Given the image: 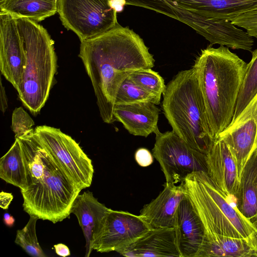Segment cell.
Returning a JSON list of instances; mask_svg holds the SVG:
<instances>
[{
    "mask_svg": "<svg viewBox=\"0 0 257 257\" xmlns=\"http://www.w3.org/2000/svg\"><path fill=\"white\" fill-rule=\"evenodd\" d=\"M79 57L90 78L100 115L104 122L115 121V97L132 72L152 68L155 59L143 40L118 24L97 36L81 42Z\"/></svg>",
    "mask_w": 257,
    "mask_h": 257,
    "instance_id": "obj_1",
    "label": "cell"
},
{
    "mask_svg": "<svg viewBox=\"0 0 257 257\" xmlns=\"http://www.w3.org/2000/svg\"><path fill=\"white\" fill-rule=\"evenodd\" d=\"M18 139L26 173L27 188L21 191L24 210L53 223L69 217L81 190L44 148L34 130Z\"/></svg>",
    "mask_w": 257,
    "mask_h": 257,
    "instance_id": "obj_2",
    "label": "cell"
},
{
    "mask_svg": "<svg viewBox=\"0 0 257 257\" xmlns=\"http://www.w3.org/2000/svg\"><path fill=\"white\" fill-rule=\"evenodd\" d=\"M247 65L226 46L202 50L194 69L214 140L231 123Z\"/></svg>",
    "mask_w": 257,
    "mask_h": 257,
    "instance_id": "obj_3",
    "label": "cell"
},
{
    "mask_svg": "<svg viewBox=\"0 0 257 257\" xmlns=\"http://www.w3.org/2000/svg\"><path fill=\"white\" fill-rule=\"evenodd\" d=\"M163 95L162 108L172 131L191 147L207 154L215 140L194 69L179 72Z\"/></svg>",
    "mask_w": 257,
    "mask_h": 257,
    "instance_id": "obj_4",
    "label": "cell"
},
{
    "mask_svg": "<svg viewBox=\"0 0 257 257\" xmlns=\"http://www.w3.org/2000/svg\"><path fill=\"white\" fill-rule=\"evenodd\" d=\"M181 183L202 223L205 240L216 235L242 238L256 251V227L232 205L207 173L190 174Z\"/></svg>",
    "mask_w": 257,
    "mask_h": 257,
    "instance_id": "obj_5",
    "label": "cell"
},
{
    "mask_svg": "<svg viewBox=\"0 0 257 257\" xmlns=\"http://www.w3.org/2000/svg\"><path fill=\"white\" fill-rule=\"evenodd\" d=\"M16 19L26 57L22 81L17 90L24 106L36 114L48 98L56 72L54 43L37 22L25 18Z\"/></svg>",
    "mask_w": 257,
    "mask_h": 257,
    "instance_id": "obj_6",
    "label": "cell"
},
{
    "mask_svg": "<svg viewBox=\"0 0 257 257\" xmlns=\"http://www.w3.org/2000/svg\"><path fill=\"white\" fill-rule=\"evenodd\" d=\"M155 143L152 152L160 164L166 182L177 184L190 174L207 173V156L189 146L173 131L154 133Z\"/></svg>",
    "mask_w": 257,
    "mask_h": 257,
    "instance_id": "obj_7",
    "label": "cell"
},
{
    "mask_svg": "<svg viewBox=\"0 0 257 257\" xmlns=\"http://www.w3.org/2000/svg\"><path fill=\"white\" fill-rule=\"evenodd\" d=\"M63 25L80 42L101 35L118 24L111 0H58Z\"/></svg>",
    "mask_w": 257,
    "mask_h": 257,
    "instance_id": "obj_8",
    "label": "cell"
},
{
    "mask_svg": "<svg viewBox=\"0 0 257 257\" xmlns=\"http://www.w3.org/2000/svg\"><path fill=\"white\" fill-rule=\"evenodd\" d=\"M34 132L46 151L82 190L91 185L94 168L92 160L79 144L59 128L37 126Z\"/></svg>",
    "mask_w": 257,
    "mask_h": 257,
    "instance_id": "obj_9",
    "label": "cell"
},
{
    "mask_svg": "<svg viewBox=\"0 0 257 257\" xmlns=\"http://www.w3.org/2000/svg\"><path fill=\"white\" fill-rule=\"evenodd\" d=\"M152 228L140 215L110 209L102 229L92 245L101 253L119 252L146 234Z\"/></svg>",
    "mask_w": 257,
    "mask_h": 257,
    "instance_id": "obj_10",
    "label": "cell"
},
{
    "mask_svg": "<svg viewBox=\"0 0 257 257\" xmlns=\"http://www.w3.org/2000/svg\"><path fill=\"white\" fill-rule=\"evenodd\" d=\"M172 9L177 20L193 28L211 44L252 52L253 37L231 21L203 17L183 10Z\"/></svg>",
    "mask_w": 257,
    "mask_h": 257,
    "instance_id": "obj_11",
    "label": "cell"
},
{
    "mask_svg": "<svg viewBox=\"0 0 257 257\" xmlns=\"http://www.w3.org/2000/svg\"><path fill=\"white\" fill-rule=\"evenodd\" d=\"M218 139L222 140L228 147L239 178L247 160L257 148V94L219 135Z\"/></svg>",
    "mask_w": 257,
    "mask_h": 257,
    "instance_id": "obj_12",
    "label": "cell"
},
{
    "mask_svg": "<svg viewBox=\"0 0 257 257\" xmlns=\"http://www.w3.org/2000/svg\"><path fill=\"white\" fill-rule=\"evenodd\" d=\"M26 64L23 43L16 19L0 14V69L17 90L22 81Z\"/></svg>",
    "mask_w": 257,
    "mask_h": 257,
    "instance_id": "obj_13",
    "label": "cell"
},
{
    "mask_svg": "<svg viewBox=\"0 0 257 257\" xmlns=\"http://www.w3.org/2000/svg\"><path fill=\"white\" fill-rule=\"evenodd\" d=\"M174 228L181 257H198L205 241V231L187 195L178 207Z\"/></svg>",
    "mask_w": 257,
    "mask_h": 257,
    "instance_id": "obj_14",
    "label": "cell"
},
{
    "mask_svg": "<svg viewBox=\"0 0 257 257\" xmlns=\"http://www.w3.org/2000/svg\"><path fill=\"white\" fill-rule=\"evenodd\" d=\"M207 174L215 185L231 200H234L239 178L231 152L221 139H217L206 154Z\"/></svg>",
    "mask_w": 257,
    "mask_h": 257,
    "instance_id": "obj_15",
    "label": "cell"
},
{
    "mask_svg": "<svg viewBox=\"0 0 257 257\" xmlns=\"http://www.w3.org/2000/svg\"><path fill=\"white\" fill-rule=\"evenodd\" d=\"M173 8L199 16L232 21L247 13L257 12V0H164Z\"/></svg>",
    "mask_w": 257,
    "mask_h": 257,
    "instance_id": "obj_16",
    "label": "cell"
},
{
    "mask_svg": "<svg viewBox=\"0 0 257 257\" xmlns=\"http://www.w3.org/2000/svg\"><path fill=\"white\" fill-rule=\"evenodd\" d=\"M157 197L145 205L140 216L152 228L174 227L178 207L186 197L182 183H165Z\"/></svg>",
    "mask_w": 257,
    "mask_h": 257,
    "instance_id": "obj_17",
    "label": "cell"
},
{
    "mask_svg": "<svg viewBox=\"0 0 257 257\" xmlns=\"http://www.w3.org/2000/svg\"><path fill=\"white\" fill-rule=\"evenodd\" d=\"M110 208L99 202L89 191L79 194L74 200L71 213L77 218L86 241L85 257H89L92 245L100 233Z\"/></svg>",
    "mask_w": 257,
    "mask_h": 257,
    "instance_id": "obj_18",
    "label": "cell"
},
{
    "mask_svg": "<svg viewBox=\"0 0 257 257\" xmlns=\"http://www.w3.org/2000/svg\"><path fill=\"white\" fill-rule=\"evenodd\" d=\"M118 253L127 257H181L173 227L152 228Z\"/></svg>",
    "mask_w": 257,
    "mask_h": 257,
    "instance_id": "obj_19",
    "label": "cell"
},
{
    "mask_svg": "<svg viewBox=\"0 0 257 257\" xmlns=\"http://www.w3.org/2000/svg\"><path fill=\"white\" fill-rule=\"evenodd\" d=\"M156 105L151 102L116 104L113 115L130 134L147 137L158 128L160 110Z\"/></svg>",
    "mask_w": 257,
    "mask_h": 257,
    "instance_id": "obj_20",
    "label": "cell"
},
{
    "mask_svg": "<svg viewBox=\"0 0 257 257\" xmlns=\"http://www.w3.org/2000/svg\"><path fill=\"white\" fill-rule=\"evenodd\" d=\"M235 204L240 212L254 224L257 221V148L241 172Z\"/></svg>",
    "mask_w": 257,
    "mask_h": 257,
    "instance_id": "obj_21",
    "label": "cell"
},
{
    "mask_svg": "<svg viewBox=\"0 0 257 257\" xmlns=\"http://www.w3.org/2000/svg\"><path fill=\"white\" fill-rule=\"evenodd\" d=\"M57 11L58 0H0V14L15 19L25 18L38 23Z\"/></svg>",
    "mask_w": 257,
    "mask_h": 257,
    "instance_id": "obj_22",
    "label": "cell"
},
{
    "mask_svg": "<svg viewBox=\"0 0 257 257\" xmlns=\"http://www.w3.org/2000/svg\"><path fill=\"white\" fill-rule=\"evenodd\" d=\"M254 252L245 239L216 235L205 240L198 257H251Z\"/></svg>",
    "mask_w": 257,
    "mask_h": 257,
    "instance_id": "obj_23",
    "label": "cell"
},
{
    "mask_svg": "<svg viewBox=\"0 0 257 257\" xmlns=\"http://www.w3.org/2000/svg\"><path fill=\"white\" fill-rule=\"evenodd\" d=\"M0 178L7 183L19 188H27L25 166L20 142L18 139L0 160Z\"/></svg>",
    "mask_w": 257,
    "mask_h": 257,
    "instance_id": "obj_24",
    "label": "cell"
},
{
    "mask_svg": "<svg viewBox=\"0 0 257 257\" xmlns=\"http://www.w3.org/2000/svg\"><path fill=\"white\" fill-rule=\"evenodd\" d=\"M251 52V59L247 65L232 120L237 117L257 94V48Z\"/></svg>",
    "mask_w": 257,
    "mask_h": 257,
    "instance_id": "obj_25",
    "label": "cell"
},
{
    "mask_svg": "<svg viewBox=\"0 0 257 257\" xmlns=\"http://www.w3.org/2000/svg\"><path fill=\"white\" fill-rule=\"evenodd\" d=\"M160 100L161 97L143 89L127 77L118 89L115 99V105L147 102L158 105Z\"/></svg>",
    "mask_w": 257,
    "mask_h": 257,
    "instance_id": "obj_26",
    "label": "cell"
},
{
    "mask_svg": "<svg viewBox=\"0 0 257 257\" xmlns=\"http://www.w3.org/2000/svg\"><path fill=\"white\" fill-rule=\"evenodd\" d=\"M38 219L36 217L30 216L24 227L17 231L15 242L32 256L46 257L37 237L36 225Z\"/></svg>",
    "mask_w": 257,
    "mask_h": 257,
    "instance_id": "obj_27",
    "label": "cell"
},
{
    "mask_svg": "<svg viewBox=\"0 0 257 257\" xmlns=\"http://www.w3.org/2000/svg\"><path fill=\"white\" fill-rule=\"evenodd\" d=\"M128 78L143 89L160 97L166 88L163 77L152 68L135 71L130 74Z\"/></svg>",
    "mask_w": 257,
    "mask_h": 257,
    "instance_id": "obj_28",
    "label": "cell"
},
{
    "mask_svg": "<svg viewBox=\"0 0 257 257\" xmlns=\"http://www.w3.org/2000/svg\"><path fill=\"white\" fill-rule=\"evenodd\" d=\"M34 121L22 107L16 108L12 117V129L15 134V139L23 136L32 129Z\"/></svg>",
    "mask_w": 257,
    "mask_h": 257,
    "instance_id": "obj_29",
    "label": "cell"
},
{
    "mask_svg": "<svg viewBox=\"0 0 257 257\" xmlns=\"http://www.w3.org/2000/svg\"><path fill=\"white\" fill-rule=\"evenodd\" d=\"M125 5L148 9L177 20L172 8L164 0H123Z\"/></svg>",
    "mask_w": 257,
    "mask_h": 257,
    "instance_id": "obj_30",
    "label": "cell"
},
{
    "mask_svg": "<svg viewBox=\"0 0 257 257\" xmlns=\"http://www.w3.org/2000/svg\"><path fill=\"white\" fill-rule=\"evenodd\" d=\"M231 22L236 26L245 29L250 36L257 38V12L245 13Z\"/></svg>",
    "mask_w": 257,
    "mask_h": 257,
    "instance_id": "obj_31",
    "label": "cell"
},
{
    "mask_svg": "<svg viewBox=\"0 0 257 257\" xmlns=\"http://www.w3.org/2000/svg\"><path fill=\"white\" fill-rule=\"evenodd\" d=\"M153 155L150 151L144 148L138 149L135 154V159L137 164L143 167L150 166L154 161Z\"/></svg>",
    "mask_w": 257,
    "mask_h": 257,
    "instance_id": "obj_32",
    "label": "cell"
},
{
    "mask_svg": "<svg viewBox=\"0 0 257 257\" xmlns=\"http://www.w3.org/2000/svg\"><path fill=\"white\" fill-rule=\"evenodd\" d=\"M13 199V195L11 193L2 191L0 193V206L3 209H8Z\"/></svg>",
    "mask_w": 257,
    "mask_h": 257,
    "instance_id": "obj_33",
    "label": "cell"
},
{
    "mask_svg": "<svg viewBox=\"0 0 257 257\" xmlns=\"http://www.w3.org/2000/svg\"><path fill=\"white\" fill-rule=\"evenodd\" d=\"M0 108L3 113L6 111L8 106V98L6 94L5 87L2 84V80H1V89H0Z\"/></svg>",
    "mask_w": 257,
    "mask_h": 257,
    "instance_id": "obj_34",
    "label": "cell"
},
{
    "mask_svg": "<svg viewBox=\"0 0 257 257\" xmlns=\"http://www.w3.org/2000/svg\"><path fill=\"white\" fill-rule=\"evenodd\" d=\"M55 252L57 254L66 257L70 255V251L69 248L65 244L60 243L54 245Z\"/></svg>",
    "mask_w": 257,
    "mask_h": 257,
    "instance_id": "obj_35",
    "label": "cell"
},
{
    "mask_svg": "<svg viewBox=\"0 0 257 257\" xmlns=\"http://www.w3.org/2000/svg\"><path fill=\"white\" fill-rule=\"evenodd\" d=\"M15 221V218L9 213H6L4 214V222L7 226L9 227L13 226L14 224Z\"/></svg>",
    "mask_w": 257,
    "mask_h": 257,
    "instance_id": "obj_36",
    "label": "cell"
},
{
    "mask_svg": "<svg viewBox=\"0 0 257 257\" xmlns=\"http://www.w3.org/2000/svg\"><path fill=\"white\" fill-rule=\"evenodd\" d=\"M257 256V249L256 250V251L254 252V253H253V256Z\"/></svg>",
    "mask_w": 257,
    "mask_h": 257,
    "instance_id": "obj_37",
    "label": "cell"
},
{
    "mask_svg": "<svg viewBox=\"0 0 257 257\" xmlns=\"http://www.w3.org/2000/svg\"><path fill=\"white\" fill-rule=\"evenodd\" d=\"M254 225H255V227H256V228H257V221H256V222L255 223Z\"/></svg>",
    "mask_w": 257,
    "mask_h": 257,
    "instance_id": "obj_38",
    "label": "cell"
}]
</instances>
